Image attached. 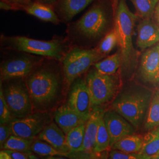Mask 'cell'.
I'll use <instances>...</instances> for the list:
<instances>
[{
    "mask_svg": "<svg viewBox=\"0 0 159 159\" xmlns=\"http://www.w3.org/2000/svg\"><path fill=\"white\" fill-rule=\"evenodd\" d=\"M106 2L96 0L79 20L67 24L66 39L71 47L95 48L114 29L115 12Z\"/></svg>",
    "mask_w": 159,
    "mask_h": 159,
    "instance_id": "cell-1",
    "label": "cell"
},
{
    "mask_svg": "<svg viewBox=\"0 0 159 159\" xmlns=\"http://www.w3.org/2000/svg\"><path fill=\"white\" fill-rule=\"evenodd\" d=\"M33 108L40 111L57 104L64 87L68 88L60 61L45 58L25 79Z\"/></svg>",
    "mask_w": 159,
    "mask_h": 159,
    "instance_id": "cell-2",
    "label": "cell"
},
{
    "mask_svg": "<svg viewBox=\"0 0 159 159\" xmlns=\"http://www.w3.org/2000/svg\"><path fill=\"white\" fill-rule=\"evenodd\" d=\"M3 49L23 52L61 61L71 46L66 37H55L52 40L34 39L24 36L1 35Z\"/></svg>",
    "mask_w": 159,
    "mask_h": 159,
    "instance_id": "cell-3",
    "label": "cell"
},
{
    "mask_svg": "<svg viewBox=\"0 0 159 159\" xmlns=\"http://www.w3.org/2000/svg\"><path fill=\"white\" fill-rule=\"evenodd\" d=\"M152 93L136 85L128 86L118 93L111 109L137 129L144 123Z\"/></svg>",
    "mask_w": 159,
    "mask_h": 159,
    "instance_id": "cell-4",
    "label": "cell"
},
{
    "mask_svg": "<svg viewBox=\"0 0 159 159\" xmlns=\"http://www.w3.org/2000/svg\"><path fill=\"white\" fill-rule=\"evenodd\" d=\"M138 17L129 10L125 0H119L115 11L114 27L118 38V46L121 57V74H130L134 66L135 50L133 44L134 27Z\"/></svg>",
    "mask_w": 159,
    "mask_h": 159,
    "instance_id": "cell-5",
    "label": "cell"
},
{
    "mask_svg": "<svg viewBox=\"0 0 159 159\" xmlns=\"http://www.w3.org/2000/svg\"><path fill=\"white\" fill-rule=\"evenodd\" d=\"M105 56L96 47H71L60 61L68 88L75 80L85 74Z\"/></svg>",
    "mask_w": 159,
    "mask_h": 159,
    "instance_id": "cell-6",
    "label": "cell"
},
{
    "mask_svg": "<svg viewBox=\"0 0 159 159\" xmlns=\"http://www.w3.org/2000/svg\"><path fill=\"white\" fill-rule=\"evenodd\" d=\"M85 80L90 94L93 108L102 107L113 102L118 94L120 82L116 74H102L93 67L86 73Z\"/></svg>",
    "mask_w": 159,
    "mask_h": 159,
    "instance_id": "cell-7",
    "label": "cell"
},
{
    "mask_svg": "<svg viewBox=\"0 0 159 159\" xmlns=\"http://www.w3.org/2000/svg\"><path fill=\"white\" fill-rule=\"evenodd\" d=\"M0 82L13 118H22L33 113V102L24 79H12Z\"/></svg>",
    "mask_w": 159,
    "mask_h": 159,
    "instance_id": "cell-8",
    "label": "cell"
},
{
    "mask_svg": "<svg viewBox=\"0 0 159 159\" xmlns=\"http://www.w3.org/2000/svg\"><path fill=\"white\" fill-rule=\"evenodd\" d=\"M45 58L23 52H18L16 55L7 57L1 63L0 80L25 79Z\"/></svg>",
    "mask_w": 159,
    "mask_h": 159,
    "instance_id": "cell-9",
    "label": "cell"
},
{
    "mask_svg": "<svg viewBox=\"0 0 159 159\" xmlns=\"http://www.w3.org/2000/svg\"><path fill=\"white\" fill-rule=\"evenodd\" d=\"M85 74L75 80L70 86L66 104L87 121L91 116L93 107Z\"/></svg>",
    "mask_w": 159,
    "mask_h": 159,
    "instance_id": "cell-10",
    "label": "cell"
},
{
    "mask_svg": "<svg viewBox=\"0 0 159 159\" xmlns=\"http://www.w3.org/2000/svg\"><path fill=\"white\" fill-rule=\"evenodd\" d=\"M48 120V114L38 112L22 118H13L8 125L12 135L33 140L47 125Z\"/></svg>",
    "mask_w": 159,
    "mask_h": 159,
    "instance_id": "cell-11",
    "label": "cell"
},
{
    "mask_svg": "<svg viewBox=\"0 0 159 159\" xmlns=\"http://www.w3.org/2000/svg\"><path fill=\"white\" fill-rule=\"evenodd\" d=\"M104 121L110 140V146L124 137L135 133L134 127L113 109L104 112Z\"/></svg>",
    "mask_w": 159,
    "mask_h": 159,
    "instance_id": "cell-12",
    "label": "cell"
},
{
    "mask_svg": "<svg viewBox=\"0 0 159 159\" xmlns=\"http://www.w3.org/2000/svg\"><path fill=\"white\" fill-rule=\"evenodd\" d=\"M139 71L143 81L152 84L159 83V43L148 48L143 53Z\"/></svg>",
    "mask_w": 159,
    "mask_h": 159,
    "instance_id": "cell-13",
    "label": "cell"
},
{
    "mask_svg": "<svg viewBox=\"0 0 159 159\" xmlns=\"http://www.w3.org/2000/svg\"><path fill=\"white\" fill-rule=\"evenodd\" d=\"M96 0H58L53 8L62 23H70L80 12Z\"/></svg>",
    "mask_w": 159,
    "mask_h": 159,
    "instance_id": "cell-14",
    "label": "cell"
},
{
    "mask_svg": "<svg viewBox=\"0 0 159 159\" xmlns=\"http://www.w3.org/2000/svg\"><path fill=\"white\" fill-rule=\"evenodd\" d=\"M136 44L146 50L159 43V27L150 19H142L137 25Z\"/></svg>",
    "mask_w": 159,
    "mask_h": 159,
    "instance_id": "cell-15",
    "label": "cell"
},
{
    "mask_svg": "<svg viewBox=\"0 0 159 159\" xmlns=\"http://www.w3.org/2000/svg\"><path fill=\"white\" fill-rule=\"evenodd\" d=\"M54 119L56 123L66 134L75 127L87 121L66 103L55 111Z\"/></svg>",
    "mask_w": 159,
    "mask_h": 159,
    "instance_id": "cell-16",
    "label": "cell"
},
{
    "mask_svg": "<svg viewBox=\"0 0 159 159\" xmlns=\"http://www.w3.org/2000/svg\"><path fill=\"white\" fill-rule=\"evenodd\" d=\"M104 110L102 107L93 108L91 116L85 124L84 141V152L85 153L93 154L100 120Z\"/></svg>",
    "mask_w": 159,
    "mask_h": 159,
    "instance_id": "cell-17",
    "label": "cell"
},
{
    "mask_svg": "<svg viewBox=\"0 0 159 159\" xmlns=\"http://www.w3.org/2000/svg\"><path fill=\"white\" fill-rule=\"evenodd\" d=\"M37 138L50 144L59 151L71 153L67 146L66 134L56 123L46 125Z\"/></svg>",
    "mask_w": 159,
    "mask_h": 159,
    "instance_id": "cell-18",
    "label": "cell"
},
{
    "mask_svg": "<svg viewBox=\"0 0 159 159\" xmlns=\"http://www.w3.org/2000/svg\"><path fill=\"white\" fill-rule=\"evenodd\" d=\"M23 11L30 16L36 17L40 20L57 25L60 23L56 12L52 7L38 2H31L23 7Z\"/></svg>",
    "mask_w": 159,
    "mask_h": 159,
    "instance_id": "cell-19",
    "label": "cell"
},
{
    "mask_svg": "<svg viewBox=\"0 0 159 159\" xmlns=\"http://www.w3.org/2000/svg\"><path fill=\"white\" fill-rule=\"evenodd\" d=\"M137 154L139 159H151L159 154V126L143 137L142 148Z\"/></svg>",
    "mask_w": 159,
    "mask_h": 159,
    "instance_id": "cell-20",
    "label": "cell"
},
{
    "mask_svg": "<svg viewBox=\"0 0 159 159\" xmlns=\"http://www.w3.org/2000/svg\"><path fill=\"white\" fill-rule=\"evenodd\" d=\"M86 122L75 127L66 134L67 146L69 151L72 153L84 152V141Z\"/></svg>",
    "mask_w": 159,
    "mask_h": 159,
    "instance_id": "cell-21",
    "label": "cell"
},
{
    "mask_svg": "<svg viewBox=\"0 0 159 159\" xmlns=\"http://www.w3.org/2000/svg\"><path fill=\"white\" fill-rule=\"evenodd\" d=\"M143 144V138L134 133L115 143L111 148L128 153H138L142 148Z\"/></svg>",
    "mask_w": 159,
    "mask_h": 159,
    "instance_id": "cell-22",
    "label": "cell"
},
{
    "mask_svg": "<svg viewBox=\"0 0 159 159\" xmlns=\"http://www.w3.org/2000/svg\"><path fill=\"white\" fill-rule=\"evenodd\" d=\"M144 126L148 131L159 126V89H156L152 93Z\"/></svg>",
    "mask_w": 159,
    "mask_h": 159,
    "instance_id": "cell-23",
    "label": "cell"
},
{
    "mask_svg": "<svg viewBox=\"0 0 159 159\" xmlns=\"http://www.w3.org/2000/svg\"><path fill=\"white\" fill-rule=\"evenodd\" d=\"M121 57L119 50L113 54L104 58L94 65L97 70L103 74L114 75L121 66Z\"/></svg>",
    "mask_w": 159,
    "mask_h": 159,
    "instance_id": "cell-24",
    "label": "cell"
},
{
    "mask_svg": "<svg viewBox=\"0 0 159 159\" xmlns=\"http://www.w3.org/2000/svg\"><path fill=\"white\" fill-rule=\"evenodd\" d=\"M31 151L33 153L36 154L38 156H42V157H48V156L68 157L71 154V153L63 152L59 151L54 147H52L50 144L39 139L33 140L31 146Z\"/></svg>",
    "mask_w": 159,
    "mask_h": 159,
    "instance_id": "cell-25",
    "label": "cell"
},
{
    "mask_svg": "<svg viewBox=\"0 0 159 159\" xmlns=\"http://www.w3.org/2000/svg\"><path fill=\"white\" fill-rule=\"evenodd\" d=\"M104 113L102 114L100 120L94 148V153L97 154H100L102 152L107 151L109 149H111L110 137L104 121Z\"/></svg>",
    "mask_w": 159,
    "mask_h": 159,
    "instance_id": "cell-26",
    "label": "cell"
},
{
    "mask_svg": "<svg viewBox=\"0 0 159 159\" xmlns=\"http://www.w3.org/2000/svg\"><path fill=\"white\" fill-rule=\"evenodd\" d=\"M136 10V14L142 19H150L159 0H130Z\"/></svg>",
    "mask_w": 159,
    "mask_h": 159,
    "instance_id": "cell-27",
    "label": "cell"
},
{
    "mask_svg": "<svg viewBox=\"0 0 159 159\" xmlns=\"http://www.w3.org/2000/svg\"><path fill=\"white\" fill-rule=\"evenodd\" d=\"M33 140L27 139L12 134L4 144L1 150L31 153V146Z\"/></svg>",
    "mask_w": 159,
    "mask_h": 159,
    "instance_id": "cell-28",
    "label": "cell"
},
{
    "mask_svg": "<svg viewBox=\"0 0 159 159\" xmlns=\"http://www.w3.org/2000/svg\"><path fill=\"white\" fill-rule=\"evenodd\" d=\"M117 46H118V38L113 29L100 41L96 48L102 55L106 57Z\"/></svg>",
    "mask_w": 159,
    "mask_h": 159,
    "instance_id": "cell-29",
    "label": "cell"
},
{
    "mask_svg": "<svg viewBox=\"0 0 159 159\" xmlns=\"http://www.w3.org/2000/svg\"><path fill=\"white\" fill-rule=\"evenodd\" d=\"M12 119L11 112L6 102L2 89L0 87V123L8 125Z\"/></svg>",
    "mask_w": 159,
    "mask_h": 159,
    "instance_id": "cell-30",
    "label": "cell"
},
{
    "mask_svg": "<svg viewBox=\"0 0 159 159\" xmlns=\"http://www.w3.org/2000/svg\"><path fill=\"white\" fill-rule=\"evenodd\" d=\"M107 156L108 159H139L137 153H128L113 148L107 151Z\"/></svg>",
    "mask_w": 159,
    "mask_h": 159,
    "instance_id": "cell-31",
    "label": "cell"
},
{
    "mask_svg": "<svg viewBox=\"0 0 159 159\" xmlns=\"http://www.w3.org/2000/svg\"><path fill=\"white\" fill-rule=\"evenodd\" d=\"M11 132L9 125H0V148L3 147L9 137L11 136Z\"/></svg>",
    "mask_w": 159,
    "mask_h": 159,
    "instance_id": "cell-32",
    "label": "cell"
},
{
    "mask_svg": "<svg viewBox=\"0 0 159 159\" xmlns=\"http://www.w3.org/2000/svg\"><path fill=\"white\" fill-rule=\"evenodd\" d=\"M10 155L12 159H29V156L31 153L21 152L13 150H6Z\"/></svg>",
    "mask_w": 159,
    "mask_h": 159,
    "instance_id": "cell-33",
    "label": "cell"
},
{
    "mask_svg": "<svg viewBox=\"0 0 159 159\" xmlns=\"http://www.w3.org/2000/svg\"><path fill=\"white\" fill-rule=\"evenodd\" d=\"M7 2H11L18 6L19 10H22L23 7L30 4L32 1L31 0H4Z\"/></svg>",
    "mask_w": 159,
    "mask_h": 159,
    "instance_id": "cell-34",
    "label": "cell"
},
{
    "mask_svg": "<svg viewBox=\"0 0 159 159\" xmlns=\"http://www.w3.org/2000/svg\"><path fill=\"white\" fill-rule=\"evenodd\" d=\"M58 1V0H35V1H37L38 2L46 4L47 6H51L52 7L56 4V3Z\"/></svg>",
    "mask_w": 159,
    "mask_h": 159,
    "instance_id": "cell-35",
    "label": "cell"
},
{
    "mask_svg": "<svg viewBox=\"0 0 159 159\" xmlns=\"http://www.w3.org/2000/svg\"><path fill=\"white\" fill-rule=\"evenodd\" d=\"M0 159H12L10 155L6 150H1L0 152Z\"/></svg>",
    "mask_w": 159,
    "mask_h": 159,
    "instance_id": "cell-36",
    "label": "cell"
},
{
    "mask_svg": "<svg viewBox=\"0 0 159 159\" xmlns=\"http://www.w3.org/2000/svg\"><path fill=\"white\" fill-rule=\"evenodd\" d=\"M44 159H68L63 156H48L45 157Z\"/></svg>",
    "mask_w": 159,
    "mask_h": 159,
    "instance_id": "cell-37",
    "label": "cell"
},
{
    "mask_svg": "<svg viewBox=\"0 0 159 159\" xmlns=\"http://www.w3.org/2000/svg\"><path fill=\"white\" fill-rule=\"evenodd\" d=\"M155 13H156V17L157 21L158 24H159V1L157 6L156 7V10H155Z\"/></svg>",
    "mask_w": 159,
    "mask_h": 159,
    "instance_id": "cell-38",
    "label": "cell"
},
{
    "mask_svg": "<svg viewBox=\"0 0 159 159\" xmlns=\"http://www.w3.org/2000/svg\"><path fill=\"white\" fill-rule=\"evenodd\" d=\"M111 1L113 6L114 10V11H116V10L117 6L119 4V0H111Z\"/></svg>",
    "mask_w": 159,
    "mask_h": 159,
    "instance_id": "cell-39",
    "label": "cell"
},
{
    "mask_svg": "<svg viewBox=\"0 0 159 159\" xmlns=\"http://www.w3.org/2000/svg\"><path fill=\"white\" fill-rule=\"evenodd\" d=\"M107 151L102 152V153L100 154V159H107Z\"/></svg>",
    "mask_w": 159,
    "mask_h": 159,
    "instance_id": "cell-40",
    "label": "cell"
},
{
    "mask_svg": "<svg viewBox=\"0 0 159 159\" xmlns=\"http://www.w3.org/2000/svg\"><path fill=\"white\" fill-rule=\"evenodd\" d=\"M29 159H42V158H40L39 157H38L36 155H34V154L32 153V152L30 154V156H29Z\"/></svg>",
    "mask_w": 159,
    "mask_h": 159,
    "instance_id": "cell-41",
    "label": "cell"
},
{
    "mask_svg": "<svg viewBox=\"0 0 159 159\" xmlns=\"http://www.w3.org/2000/svg\"><path fill=\"white\" fill-rule=\"evenodd\" d=\"M151 159H159V154L154 156L153 157H152Z\"/></svg>",
    "mask_w": 159,
    "mask_h": 159,
    "instance_id": "cell-42",
    "label": "cell"
},
{
    "mask_svg": "<svg viewBox=\"0 0 159 159\" xmlns=\"http://www.w3.org/2000/svg\"><path fill=\"white\" fill-rule=\"evenodd\" d=\"M91 159H100V157H96V156H94V157H93Z\"/></svg>",
    "mask_w": 159,
    "mask_h": 159,
    "instance_id": "cell-43",
    "label": "cell"
},
{
    "mask_svg": "<svg viewBox=\"0 0 159 159\" xmlns=\"http://www.w3.org/2000/svg\"><path fill=\"white\" fill-rule=\"evenodd\" d=\"M71 159H80V158H78V157H71Z\"/></svg>",
    "mask_w": 159,
    "mask_h": 159,
    "instance_id": "cell-44",
    "label": "cell"
}]
</instances>
